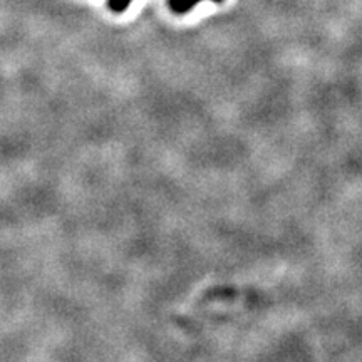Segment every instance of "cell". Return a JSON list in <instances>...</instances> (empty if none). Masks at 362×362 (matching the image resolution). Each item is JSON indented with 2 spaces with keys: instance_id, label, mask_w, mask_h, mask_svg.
<instances>
[]
</instances>
